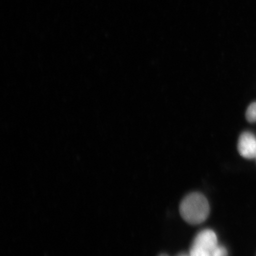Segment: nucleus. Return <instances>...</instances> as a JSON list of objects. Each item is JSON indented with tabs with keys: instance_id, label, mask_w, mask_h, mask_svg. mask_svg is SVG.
I'll use <instances>...</instances> for the list:
<instances>
[{
	"instance_id": "obj_3",
	"label": "nucleus",
	"mask_w": 256,
	"mask_h": 256,
	"mask_svg": "<svg viewBox=\"0 0 256 256\" xmlns=\"http://www.w3.org/2000/svg\"><path fill=\"white\" fill-rule=\"evenodd\" d=\"M238 152L243 158H256V136L254 134L245 132L240 136L238 142Z\"/></svg>"
},
{
	"instance_id": "obj_2",
	"label": "nucleus",
	"mask_w": 256,
	"mask_h": 256,
	"mask_svg": "<svg viewBox=\"0 0 256 256\" xmlns=\"http://www.w3.org/2000/svg\"><path fill=\"white\" fill-rule=\"evenodd\" d=\"M218 245L216 234L212 230H204L195 236L188 254L190 256H210Z\"/></svg>"
},
{
	"instance_id": "obj_6",
	"label": "nucleus",
	"mask_w": 256,
	"mask_h": 256,
	"mask_svg": "<svg viewBox=\"0 0 256 256\" xmlns=\"http://www.w3.org/2000/svg\"><path fill=\"white\" fill-rule=\"evenodd\" d=\"M178 256H188L186 255V254H180V255H178Z\"/></svg>"
},
{
	"instance_id": "obj_1",
	"label": "nucleus",
	"mask_w": 256,
	"mask_h": 256,
	"mask_svg": "<svg viewBox=\"0 0 256 256\" xmlns=\"http://www.w3.org/2000/svg\"><path fill=\"white\" fill-rule=\"evenodd\" d=\"M180 212L186 222L196 225L204 222L209 216V203L203 194L192 193L182 201Z\"/></svg>"
},
{
	"instance_id": "obj_7",
	"label": "nucleus",
	"mask_w": 256,
	"mask_h": 256,
	"mask_svg": "<svg viewBox=\"0 0 256 256\" xmlns=\"http://www.w3.org/2000/svg\"><path fill=\"white\" fill-rule=\"evenodd\" d=\"M167 256V255H165V254H163V255H161V256Z\"/></svg>"
},
{
	"instance_id": "obj_4",
	"label": "nucleus",
	"mask_w": 256,
	"mask_h": 256,
	"mask_svg": "<svg viewBox=\"0 0 256 256\" xmlns=\"http://www.w3.org/2000/svg\"><path fill=\"white\" fill-rule=\"evenodd\" d=\"M246 118L250 122H256V102L249 106L246 112Z\"/></svg>"
},
{
	"instance_id": "obj_5",
	"label": "nucleus",
	"mask_w": 256,
	"mask_h": 256,
	"mask_svg": "<svg viewBox=\"0 0 256 256\" xmlns=\"http://www.w3.org/2000/svg\"><path fill=\"white\" fill-rule=\"evenodd\" d=\"M228 252H227L226 249L222 246L218 245L217 246L215 250L214 251L212 254L210 256H227Z\"/></svg>"
}]
</instances>
